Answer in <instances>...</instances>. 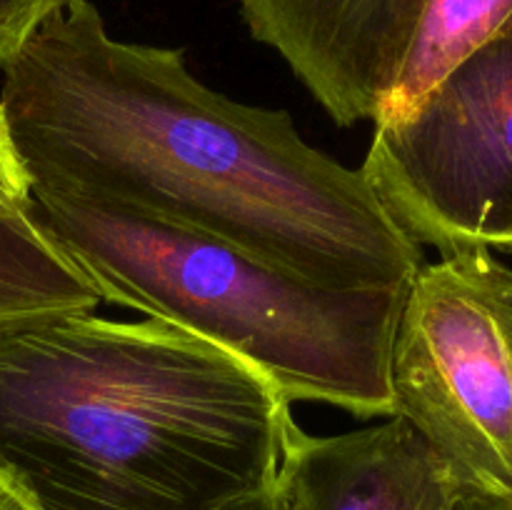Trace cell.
<instances>
[{
    "label": "cell",
    "instance_id": "8fae6325",
    "mask_svg": "<svg viewBox=\"0 0 512 510\" xmlns=\"http://www.w3.org/2000/svg\"><path fill=\"white\" fill-rule=\"evenodd\" d=\"M0 198H13V200L33 198L28 175H25L18 155H15L13 145H10L3 115H0Z\"/></svg>",
    "mask_w": 512,
    "mask_h": 510
},
{
    "label": "cell",
    "instance_id": "6da1fadb",
    "mask_svg": "<svg viewBox=\"0 0 512 510\" xmlns=\"http://www.w3.org/2000/svg\"><path fill=\"white\" fill-rule=\"evenodd\" d=\"M3 75L30 193L120 205L333 288H405L425 265L360 168L285 110L210 90L180 48L113 38L90 0L50 15Z\"/></svg>",
    "mask_w": 512,
    "mask_h": 510
},
{
    "label": "cell",
    "instance_id": "9c48e42d",
    "mask_svg": "<svg viewBox=\"0 0 512 510\" xmlns=\"http://www.w3.org/2000/svg\"><path fill=\"white\" fill-rule=\"evenodd\" d=\"M512 28V0H425L393 90L373 125L408 118L470 53Z\"/></svg>",
    "mask_w": 512,
    "mask_h": 510
},
{
    "label": "cell",
    "instance_id": "4fadbf2b",
    "mask_svg": "<svg viewBox=\"0 0 512 510\" xmlns=\"http://www.w3.org/2000/svg\"><path fill=\"white\" fill-rule=\"evenodd\" d=\"M215 510H278V505H275L273 485H270V488L260 490V493L245 495V498L233 500V503H225Z\"/></svg>",
    "mask_w": 512,
    "mask_h": 510
},
{
    "label": "cell",
    "instance_id": "52a82bcc",
    "mask_svg": "<svg viewBox=\"0 0 512 510\" xmlns=\"http://www.w3.org/2000/svg\"><path fill=\"white\" fill-rule=\"evenodd\" d=\"M460 488L400 415L340 435L298 425L273 480L278 510H448Z\"/></svg>",
    "mask_w": 512,
    "mask_h": 510
},
{
    "label": "cell",
    "instance_id": "5b68a950",
    "mask_svg": "<svg viewBox=\"0 0 512 510\" xmlns=\"http://www.w3.org/2000/svg\"><path fill=\"white\" fill-rule=\"evenodd\" d=\"M360 173L440 255L512 238V28L455 65L405 120L375 125Z\"/></svg>",
    "mask_w": 512,
    "mask_h": 510
},
{
    "label": "cell",
    "instance_id": "7c38bea8",
    "mask_svg": "<svg viewBox=\"0 0 512 510\" xmlns=\"http://www.w3.org/2000/svg\"><path fill=\"white\" fill-rule=\"evenodd\" d=\"M448 510H512V498L505 495H490L475 488H460Z\"/></svg>",
    "mask_w": 512,
    "mask_h": 510
},
{
    "label": "cell",
    "instance_id": "ba28073f",
    "mask_svg": "<svg viewBox=\"0 0 512 510\" xmlns=\"http://www.w3.org/2000/svg\"><path fill=\"white\" fill-rule=\"evenodd\" d=\"M100 303L93 280L43 228L33 198H0V333Z\"/></svg>",
    "mask_w": 512,
    "mask_h": 510
},
{
    "label": "cell",
    "instance_id": "7a4b0ae2",
    "mask_svg": "<svg viewBox=\"0 0 512 510\" xmlns=\"http://www.w3.org/2000/svg\"><path fill=\"white\" fill-rule=\"evenodd\" d=\"M295 430L265 375L165 320L0 333V475L33 510H215L270 488Z\"/></svg>",
    "mask_w": 512,
    "mask_h": 510
},
{
    "label": "cell",
    "instance_id": "3957f363",
    "mask_svg": "<svg viewBox=\"0 0 512 510\" xmlns=\"http://www.w3.org/2000/svg\"><path fill=\"white\" fill-rule=\"evenodd\" d=\"M35 215L103 300L253 365L290 403L390 418L405 288H333L120 205L33 190Z\"/></svg>",
    "mask_w": 512,
    "mask_h": 510
},
{
    "label": "cell",
    "instance_id": "2e32d148",
    "mask_svg": "<svg viewBox=\"0 0 512 510\" xmlns=\"http://www.w3.org/2000/svg\"><path fill=\"white\" fill-rule=\"evenodd\" d=\"M510 498H512V495H510Z\"/></svg>",
    "mask_w": 512,
    "mask_h": 510
},
{
    "label": "cell",
    "instance_id": "30bf717a",
    "mask_svg": "<svg viewBox=\"0 0 512 510\" xmlns=\"http://www.w3.org/2000/svg\"><path fill=\"white\" fill-rule=\"evenodd\" d=\"M68 0H0V70Z\"/></svg>",
    "mask_w": 512,
    "mask_h": 510
},
{
    "label": "cell",
    "instance_id": "277c9868",
    "mask_svg": "<svg viewBox=\"0 0 512 510\" xmlns=\"http://www.w3.org/2000/svg\"><path fill=\"white\" fill-rule=\"evenodd\" d=\"M393 415L460 485L512 495V268L490 248L440 255L405 290L390 350Z\"/></svg>",
    "mask_w": 512,
    "mask_h": 510
},
{
    "label": "cell",
    "instance_id": "5bb4252c",
    "mask_svg": "<svg viewBox=\"0 0 512 510\" xmlns=\"http://www.w3.org/2000/svg\"><path fill=\"white\" fill-rule=\"evenodd\" d=\"M0 510H33L18 488L0 475Z\"/></svg>",
    "mask_w": 512,
    "mask_h": 510
},
{
    "label": "cell",
    "instance_id": "8992f818",
    "mask_svg": "<svg viewBox=\"0 0 512 510\" xmlns=\"http://www.w3.org/2000/svg\"><path fill=\"white\" fill-rule=\"evenodd\" d=\"M425 0H238L250 35L273 48L338 125L373 123L393 90Z\"/></svg>",
    "mask_w": 512,
    "mask_h": 510
},
{
    "label": "cell",
    "instance_id": "9a60e30c",
    "mask_svg": "<svg viewBox=\"0 0 512 510\" xmlns=\"http://www.w3.org/2000/svg\"><path fill=\"white\" fill-rule=\"evenodd\" d=\"M505 248H508V250H512V238L508 240V245H505Z\"/></svg>",
    "mask_w": 512,
    "mask_h": 510
}]
</instances>
